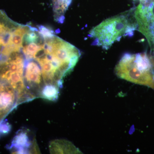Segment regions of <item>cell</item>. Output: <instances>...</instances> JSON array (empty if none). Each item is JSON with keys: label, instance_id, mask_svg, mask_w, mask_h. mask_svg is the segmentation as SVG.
<instances>
[{"label": "cell", "instance_id": "obj_1", "mask_svg": "<svg viewBox=\"0 0 154 154\" xmlns=\"http://www.w3.org/2000/svg\"><path fill=\"white\" fill-rule=\"evenodd\" d=\"M137 29L134 8L106 19L93 28L89 36L93 45L107 50L123 36H132Z\"/></svg>", "mask_w": 154, "mask_h": 154}, {"label": "cell", "instance_id": "obj_2", "mask_svg": "<svg viewBox=\"0 0 154 154\" xmlns=\"http://www.w3.org/2000/svg\"><path fill=\"white\" fill-rule=\"evenodd\" d=\"M115 72L120 79L154 89V59L146 53L125 54Z\"/></svg>", "mask_w": 154, "mask_h": 154}, {"label": "cell", "instance_id": "obj_3", "mask_svg": "<svg viewBox=\"0 0 154 154\" xmlns=\"http://www.w3.org/2000/svg\"><path fill=\"white\" fill-rule=\"evenodd\" d=\"M137 29L145 36L152 50L154 52V1L134 8Z\"/></svg>", "mask_w": 154, "mask_h": 154}, {"label": "cell", "instance_id": "obj_4", "mask_svg": "<svg viewBox=\"0 0 154 154\" xmlns=\"http://www.w3.org/2000/svg\"><path fill=\"white\" fill-rule=\"evenodd\" d=\"M51 154H81L71 143L64 140H56L51 142L49 146Z\"/></svg>", "mask_w": 154, "mask_h": 154}, {"label": "cell", "instance_id": "obj_5", "mask_svg": "<svg viewBox=\"0 0 154 154\" xmlns=\"http://www.w3.org/2000/svg\"><path fill=\"white\" fill-rule=\"evenodd\" d=\"M41 71L38 65L34 62H30L26 67V80L31 86H37L41 82Z\"/></svg>", "mask_w": 154, "mask_h": 154}, {"label": "cell", "instance_id": "obj_6", "mask_svg": "<svg viewBox=\"0 0 154 154\" xmlns=\"http://www.w3.org/2000/svg\"><path fill=\"white\" fill-rule=\"evenodd\" d=\"M58 86L54 85H46L41 92V97L48 100H54L57 98Z\"/></svg>", "mask_w": 154, "mask_h": 154}, {"label": "cell", "instance_id": "obj_7", "mask_svg": "<svg viewBox=\"0 0 154 154\" xmlns=\"http://www.w3.org/2000/svg\"><path fill=\"white\" fill-rule=\"evenodd\" d=\"M28 137L26 134L21 133L17 135L14 139L11 146L12 147L19 149V150L22 147L27 146V145H28Z\"/></svg>", "mask_w": 154, "mask_h": 154}, {"label": "cell", "instance_id": "obj_8", "mask_svg": "<svg viewBox=\"0 0 154 154\" xmlns=\"http://www.w3.org/2000/svg\"><path fill=\"white\" fill-rule=\"evenodd\" d=\"M54 11L59 9L66 11L71 4L72 0H52Z\"/></svg>", "mask_w": 154, "mask_h": 154}, {"label": "cell", "instance_id": "obj_9", "mask_svg": "<svg viewBox=\"0 0 154 154\" xmlns=\"http://www.w3.org/2000/svg\"><path fill=\"white\" fill-rule=\"evenodd\" d=\"M38 28L39 30V32H38V33L44 38H52L53 36H54V32L53 30H50L44 26L41 25V26H38Z\"/></svg>", "mask_w": 154, "mask_h": 154}, {"label": "cell", "instance_id": "obj_10", "mask_svg": "<svg viewBox=\"0 0 154 154\" xmlns=\"http://www.w3.org/2000/svg\"><path fill=\"white\" fill-rule=\"evenodd\" d=\"M41 66L42 72H54V69L50 61H47L42 64Z\"/></svg>", "mask_w": 154, "mask_h": 154}, {"label": "cell", "instance_id": "obj_11", "mask_svg": "<svg viewBox=\"0 0 154 154\" xmlns=\"http://www.w3.org/2000/svg\"><path fill=\"white\" fill-rule=\"evenodd\" d=\"M47 52H46L45 50L44 49V48L42 46H41L39 48V49L34 54V55H33V58L36 60L38 59V58L44 55Z\"/></svg>", "mask_w": 154, "mask_h": 154}, {"label": "cell", "instance_id": "obj_12", "mask_svg": "<svg viewBox=\"0 0 154 154\" xmlns=\"http://www.w3.org/2000/svg\"><path fill=\"white\" fill-rule=\"evenodd\" d=\"M137 1H139V2L140 3L142 2H143L144 1H145V0H137Z\"/></svg>", "mask_w": 154, "mask_h": 154}]
</instances>
